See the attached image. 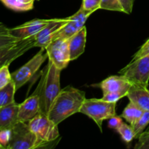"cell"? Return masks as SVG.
Instances as JSON below:
<instances>
[{
  "instance_id": "6da1fadb",
  "label": "cell",
  "mask_w": 149,
  "mask_h": 149,
  "mask_svg": "<svg viewBox=\"0 0 149 149\" xmlns=\"http://www.w3.org/2000/svg\"><path fill=\"white\" fill-rule=\"evenodd\" d=\"M85 100L84 91L68 86L61 90L55 97L48 113V118L58 125L69 116L79 113Z\"/></svg>"
},
{
  "instance_id": "7a4b0ae2",
  "label": "cell",
  "mask_w": 149,
  "mask_h": 149,
  "mask_svg": "<svg viewBox=\"0 0 149 149\" xmlns=\"http://www.w3.org/2000/svg\"><path fill=\"white\" fill-rule=\"evenodd\" d=\"M61 70L50 61L41 71V78L34 93L39 99V113L48 116L50 108L61 92Z\"/></svg>"
},
{
  "instance_id": "3957f363",
  "label": "cell",
  "mask_w": 149,
  "mask_h": 149,
  "mask_svg": "<svg viewBox=\"0 0 149 149\" xmlns=\"http://www.w3.org/2000/svg\"><path fill=\"white\" fill-rule=\"evenodd\" d=\"M52 142H45L39 139L36 134L33 133L30 129L28 122H18L11 129V138L7 148L34 149L47 148V145Z\"/></svg>"
},
{
  "instance_id": "277c9868",
  "label": "cell",
  "mask_w": 149,
  "mask_h": 149,
  "mask_svg": "<svg viewBox=\"0 0 149 149\" xmlns=\"http://www.w3.org/2000/svg\"><path fill=\"white\" fill-rule=\"evenodd\" d=\"M116 103L106 101L102 98H91L84 100L79 113L87 115L97 124L102 132V125L116 113Z\"/></svg>"
},
{
  "instance_id": "5b68a950",
  "label": "cell",
  "mask_w": 149,
  "mask_h": 149,
  "mask_svg": "<svg viewBox=\"0 0 149 149\" xmlns=\"http://www.w3.org/2000/svg\"><path fill=\"white\" fill-rule=\"evenodd\" d=\"M47 58L48 54L45 48L41 47L40 50L31 59L12 73V79L15 83L16 90H19L31 79Z\"/></svg>"
},
{
  "instance_id": "8992f818",
  "label": "cell",
  "mask_w": 149,
  "mask_h": 149,
  "mask_svg": "<svg viewBox=\"0 0 149 149\" xmlns=\"http://www.w3.org/2000/svg\"><path fill=\"white\" fill-rule=\"evenodd\" d=\"M119 74L125 76L132 84L148 87L149 81V55L132 61L119 71Z\"/></svg>"
},
{
  "instance_id": "52a82bcc",
  "label": "cell",
  "mask_w": 149,
  "mask_h": 149,
  "mask_svg": "<svg viewBox=\"0 0 149 149\" xmlns=\"http://www.w3.org/2000/svg\"><path fill=\"white\" fill-rule=\"evenodd\" d=\"M32 132L45 142H52L59 138L58 125L52 122L48 116L39 113L28 122Z\"/></svg>"
},
{
  "instance_id": "ba28073f",
  "label": "cell",
  "mask_w": 149,
  "mask_h": 149,
  "mask_svg": "<svg viewBox=\"0 0 149 149\" xmlns=\"http://www.w3.org/2000/svg\"><path fill=\"white\" fill-rule=\"evenodd\" d=\"M35 42L36 38L33 36L0 48V68L5 65H10L15 60L34 47Z\"/></svg>"
},
{
  "instance_id": "9c48e42d",
  "label": "cell",
  "mask_w": 149,
  "mask_h": 149,
  "mask_svg": "<svg viewBox=\"0 0 149 149\" xmlns=\"http://www.w3.org/2000/svg\"><path fill=\"white\" fill-rule=\"evenodd\" d=\"M48 58L58 68L62 71L71 61L69 50V39H58L51 42L45 47Z\"/></svg>"
},
{
  "instance_id": "30bf717a",
  "label": "cell",
  "mask_w": 149,
  "mask_h": 149,
  "mask_svg": "<svg viewBox=\"0 0 149 149\" xmlns=\"http://www.w3.org/2000/svg\"><path fill=\"white\" fill-rule=\"evenodd\" d=\"M132 83L123 75L111 76L97 84L103 94L109 93H122L127 95Z\"/></svg>"
},
{
  "instance_id": "8fae6325",
  "label": "cell",
  "mask_w": 149,
  "mask_h": 149,
  "mask_svg": "<svg viewBox=\"0 0 149 149\" xmlns=\"http://www.w3.org/2000/svg\"><path fill=\"white\" fill-rule=\"evenodd\" d=\"M68 22V19L67 17L63 19H50L49 23L35 35V47L41 48L47 46L52 42V38L55 32L61 29Z\"/></svg>"
},
{
  "instance_id": "7c38bea8",
  "label": "cell",
  "mask_w": 149,
  "mask_h": 149,
  "mask_svg": "<svg viewBox=\"0 0 149 149\" xmlns=\"http://www.w3.org/2000/svg\"><path fill=\"white\" fill-rule=\"evenodd\" d=\"M50 21L49 20L45 19H35V20L28 21L20 26L10 29L12 34L18 39H23L30 36H35L41 30L44 29Z\"/></svg>"
},
{
  "instance_id": "4fadbf2b",
  "label": "cell",
  "mask_w": 149,
  "mask_h": 149,
  "mask_svg": "<svg viewBox=\"0 0 149 149\" xmlns=\"http://www.w3.org/2000/svg\"><path fill=\"white\" fill-rule=\"evenodd\" d=\"M39 113V99L37 94L33 93L32 95L26 98L19 104V122H29Z\"/></svg>"
},
{
  "instance_id": "5bb4252c",
  "label": "cell",
  "mask_w": 149,
  "mask_h": 149,
  "mask_svg": "<svg viewBox=\"0 0 149 149\" xmlns=\"http://www.w3.org/2000/svg\"><path fill=\"white\" fill-rule=\"evenodd\" d=\"M19 104L15 102L0 108V130L12 129L18 120Z\"/></svg>"
},
{
  "instance_id": "9a60e30c",
  "label": "cell",
  "mask_w": 149,
  "mask_h": 149,
  "mask_svg": "<svg viewBox=\"0 0 149 149\" xmlns=\"http://www.w3.org/2000/svg\"><path fill=\"white\" fill-rule=\"evenodd\" d=\"M87 41V28L85 26L69 39L71 61L77 59L84 53Z\"/></svg>"
},
{
  "instance_id": "2e32d148",
  "label": "cell",
  "mask_w": 149,
  "mask_h": 149,
  "mask_svg": "<svg viewBox=\"0 0 149 149\" xmlns=\"http://www.w3.org/2000/svg\"><path fill=\"white\" fill-rule=\"evenodd\" d=\"M127 97L144 111H149V90L148 87L132 84Z\"/></svg>"
},
{
  "instance_id": "e0dca14e",
  "label": "cell",
  "mask_w": 149,
  "mask_h": 149,
  "mask_svg": "<svg viewBox=\"0 0 149 149\" xmlns=\"http://www.w3.org/2000/svg\"><path fill=\"white\" fill-rule=\"evenodd\" d=\"M67 18L68 19V22L58 31L55 32L52 38V42L58 39H70L84 26L77 20L69 18L68 17Z\"/></svg>"
},
{
  "instance_id": "ac0fdd59",
  "label": "cell",
  "mask_w": 149,
  "mask_h": 149,
  "mask_svg": "<svg viewBox=\"0 0 149 149\" xmlns=\"http://www.w3.org/2000/svg\"><path fill=\"white\" fill-rule=\"evenodd\" d=\"M144 111H145L141 109L138 105L130 100L129 104L124 109L121 116L130 123V125H132L142 116Z\"/></svg>"
},
{
  "instance_id": "d6986e66",
  "label": "cell",
  "mask_w": 149,
  "mask_h": 149,
  "mask_svg": "<svg viewBox=\"0 0 149 149\" xmlns=\"http://www.w3.org/2000/svg\"><path fill=\"white\" fill-rule=\"evenodd\" d=\"M16 91L17 90L13 81L4 87L0 89V108L15 102V94Z\"/></svg>"
},
{
  "instance_id": "ffe728a7",
  "label": "cell",
  "mask_w": 149,
  "mask_h": 149,
  "mask_svg": "<svg viewBox=\"0 0 149 149\" xmlns=\"http://www.w3.org/2000/svg\"><path fill=\"white\" fill-rule=\"evenodd\" d=\"M19 40H20V39L13 36L10 33V29L0 22V48L15 43Z\"/></svg>"
},
{
  "instance_id": "44dd1931",
  "label": "cell",
  "mask_w": 149,
  "mask_h": 149,
  "mask_svg": "<svg viewBox=\"0 0 149 149\" xmlns=\"http://www.w3.org/2000/svg\"><path fill=\"white\" fill-rule=\"evenodd\" d=\"M5 7L15 12H26L33 8V4H25L20 0H0Z\"/></svg>"
},
{
  "instance_id": "7402d4cb",
  "label": "cell",
  "mask_w": 149,
  "mask_h": 149,
  "mask_svg": "<svg viewBox=\"0 0 149 149\" xmlns=\"http://www.w3.org/2000/svg\"><path fill=\"white\" fill-rule=\"evenodd\" d=\"M149 124V111H145L143 113L142 116L133 124L132 125V129L135 132V138H138L143 132L144 129L146 127V126Z\"/></svg>"
},
{
  "instance_id": "603a6c76",
  "label": "cell",
  "mask_w": 149,
  "mask_h": 149,
  "mask_svg": "<svg viewBox=\"0 0 149 149\" xmlns=\"http://www.w3.org/2000/svg\"><path fill=\"white\" fill-rule=\"evenodd\" d=\"M116 131L119 132L122 140L126 143H130L134 138H135V132H134L132 126L128 125L125 122L121 125L120 127Z\"/></svg>"
},
{
  "instance_id": "cb8c5ba5",
  "label": "cell",
  "mask_w": 149,
  "mask_h": 149,
  "mask_svg": "<svg viewBox=\"0 0 149 149\" xmlns=\"http://www.w3.org/2000/svg\"><path fill=\"white\" fill-rule=\"evenodd\" d=\"M100 9L124 13L123 7L119 0H101Z\"/></svg>"
},
{
  "instance_id": "d4e9b609",
  "label": "cell",
  "mask_w": 149,
  "mask_h": 149,
  "mask_svg": "<svg viewBox=\"0 0 149 149\" xmlns=\"http://www.w3.org/2000/svg\"><path fill=\"white\" fill-rule=\"evenodd\" d=\"M10 65H5L0 68V89L3 88L12 81V74L9 70Z\"/></svg>"
},
{
  "instance_id": "484cf974",
  "label": "cell",
  "mask_w": 149,
  "mask_h": 149,
  "mask_svg": "<svg viewBox=\"0 0 149 149\" xmlns=\"http://www.w3.org/2000/svg\"><path fill=\"white\" fill-rule=\"evenodd\" d=\"M138 141L135 144V149H149V132H143L138 137Z\"/></svg>"
},
{
  "instance_id": "4316f807",
  "label": "cell",
  "mask_w": 149,
  "mask_h": 149,
  "mask_svg": "<svg viewBox=\"0 0 149 149\" xmlns=\"http://www.w3.org/2000/svg\"><path fill=\"white\" fill-rule=\"evenodd\" d=\"M100 2L101 0H83L81 7L84 10L94 13L100 9Z\"/></svg>"
},
{
  "instance_id": "83f0119b",
  "label": "cell",
  "mask_w": 149,
  "mask_h": 149,
  "mask_svg": "<svg viewBox=\"0 0 149 149\" xmlns=\"http://www.w3.org/2000/svg\"><path fill=\"white\" fill-rule=\"evenodd\" d=\"M124 97H127L125 93H109L106 94H103L102 99L106 101L111 102V103H116L118 100L123 98Z\"/></svg>"
},
{
  "instance_id": "f1b7e54d",
  "label": "cell",
  "mask_w": 149,
  "mask_h": 149,
  "mask_svg": "<svg viewBox=\"0 0 149 149\" xmlns=\"http://www.w3.org/2000/svg\"><path fill=\"white\" fill-rule=\"evenodd\" d=\"M11 138V129L0 130V144L7 148Z\"/></svg>"
},
{
  "instance_id": "f546056e",
  "label": "cell",
  "mask_w": 149,
  "mask_h": 149,
  "mask_svg": "<svg viewBox=\"0 0 149 149\" xmlns=\"http://www.w3.org/2000/svg\"><path fill=\"white\" fill-rule=\"evenodd\" d=\"M123 123L124 122L123 120H122V116H118L116 115L108 119V126H109V127L111 128V129L116 130H117Z\"/></svg>"
},
{
  "instance_id": "4dcf8cb0",
  "label": "cell",
  "mask_w": 149,
  "mask_h": 149,
  "mask_svg": "<svg viewBox=\"0 0 149 149\" xmlns=\"http://www.w3.org/2000/svg\"><path fill=\"white\" fill-rule=\"evenodd\" d=\"M147 55H149V42H145V44L140 48L139 50L133 55L132 61H135Z\"/></svg>"
},
{
  "instance_id": "1f68e13d",
  "label": "cell",
  "mask_w": 149,
  "mask_h": 149,
  "mask_svg": "<svg viewBox=\"0 0 149 149\" xmlns=\"http://www.w3.org/2000/svg\"><path fill=\"white\" fill-rule=\"evenodd\" d=\"M124 9V13L130 15L131 14L133 9L135 0H119Z\"/></svg>"
},
{
  "instance_id": "d6a6232c",
  "label": "cell",
  "mask_w": 149,
  "mask_h": 149,
  "mask_svg": "<svg viewBox=\"0 0 149 149\" xmlns=\"http://www.w3.org/2000/svg\"><path fill=\"white\" fill-rule=\"evenodd\" d=\"M20 1L25 4H33L35 0H20Z\"/></svg>"
},
{
  "instance_id": "836d02e7",
  "label": "cell",
  "mask_w": 149,
  "mask_h": 149,
  "mask_svg": "<svg viewBox=\"0 0 149 149\" xmlns=\"http://www.w3.org/2000/svg\"><path fill=\"white\" fill-rule=\"evenodd\" d=\"M1 148H4L1 145V144H0V149H1Z\"/></svg>"
},
{
  "instance_id": "e575fe53",
  "label": "cell",
  "mask_w": 149,
  "mask_h": 149,
  "mask_svg": "<svg viewBox=\"0 0 149 149\" xmlns=\"http://www.w3.org/2000/svg\"><path fill=\"white\" fill-rule=\"evenodd\" d=\"M146 42H149V38H148V39H147V41H146Z\"/></svg>"
}]
</instances>
